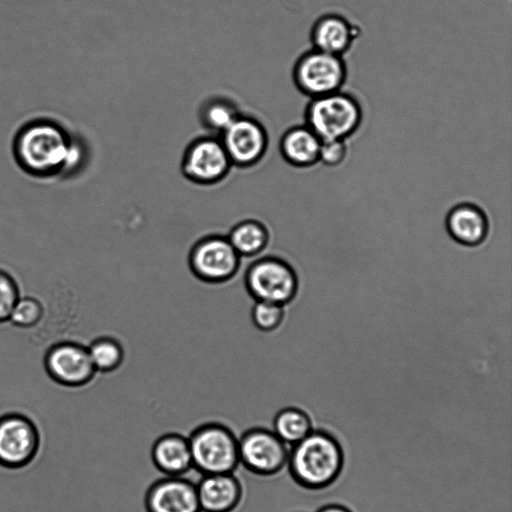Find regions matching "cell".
I'll return each instance as SVG.
<instances>
[{
	"label": "cell",
	"mask_w": 512,
	"mask_h": 512,
	"mask_svg": "<svg viewBox=\"0 0 512 512\" xmlns=\"http://www.w3.org/2000/svg\"><path fill=\"white\" fill-rule=\"evenodd\" d=\"M72 135L52 119L37 118L25 123L13 140L18 166L35 178L60 177Z\"/></svg>",
	"instance_id": "6da1fadb"
},
{
	"label": "cell",
	"mask_w": 512,
	"mask_h": 512,
	"mask_svg": "<svg viewBox=\"0 0 512 512\" xmlns=\"http://www.w3.org/2000/svg\"><path fill=\"white\" fill-rule=\"evenodd\" d=\"M343 466L341 444L324 430L313 429L289 450V473L299 486L309 490H321L332 485Z\"/></svg>",
	"instance_id": "7a4b0ae2"
},
{
	"label": "cell",
	"mask_w": 512,
	"mask_h": 512,
	"mask_svg": "<svg viewBox=\"0 0 512 512\" xmlns=\"http://www.w3.org/2000/svg\"><path fill=\"white\" fill-rule=\"evenodd\" d=\"M364 112L360 101L342 90L310 99L304 123L321 140H345L360 129Z\"/></svg>",
	"instance_id": "3957f363"
},
{
	"label": "cell",
	"mask_w": 512,
	"mask_h": 512,
	"mask_svg": "<svg viewBox=\"0 0 512 512\" xmlns=\"http://www.w3.org/2000/svg\"><path fill=\"white\" fill-rule=\"evenodd\" d=\"M192 466L202 475L234 473L240 465L238 438L226 425L206 422L188 436Z\"/></svg>",
	"instance_id": "277c9868"
},
{
	"label": "cell",
	"mask_w": 512,
	"mask_h": 512,
	"mask_svg": "<svg viewBox=\"0 0 512 512\" xmlns=\"http://www.w3.org/2000/svg\"><path fill=\"white\" fill-rule=\"evenodd\" d=\"M347 77L344 57L315 48L303 52L292 69L295 87L310 99L342 90Z\"/></svg>",
	"instance_id": "5b68a950"
},
{
	"label": "cell",
	"mask_w": 512,
	"mask_h": 512,
	"mask_svg": "<svg viewBox=\"0 0 512 512\" xmlns=\"http://www.w3.org/2000/svg\"><path fill=\"white\" fill-rule=\"evenodd\" d=\"M247 292L255 301H268L285 306L298 291L294 268L277 256H265L254 261L244 277Z\"/></svg>",
	"instance_id": "8992f818"
},
{
	"label": "cell",
	"mask_w": 512,
	"mask_h": 512,
	"mask_svg": "<svg viewBox=\"0 0 512 512\" xmlns=\"http://www.w3.org/2000/svg\"><path fill=\"white\" fill-rule=\"evenodd\" d=\"M240 259L227 236L212 234L194 243L189 252L188 264L197 279L204 283L221 284L236 275Z\"/></svg>",
	"instance_id": "52a82bcc"
},
{
	"label": "cell",
	"mask_w": 512,
	"mask_h": 512,
	"mask_svg": "<svg viewBox=\"0 0 512 512\" xmlns=\"http://www.w3.org/2000/svg\"><path fill=\"white\" fill-rule=\"evenodd\" d=\"M41 434L36 423L27 415L8 412L0 416V466L22 469L37 457Z\"/></svg>",
	"instance_id": "ba28073f"
},
{
	"label": "cell",
	"mask_w": 512,
	"mask_h": 512,
	"mask_svg": "<svg viewBox=\"0 0 512 512\" xmlns=\"http://www.w3.org/2000/svg\"><path fill=\"white\" fill-rule=\"evenodd\" d=\"M288 445L272 430L253 427L238 438L239 463L258 476H273L281 472L288 462Z\"/></svg>",
	"instance_id": "9c48e42d"
},
{
	"label": "cell",
	"mask_w": 512,
	"mask_h": 512,
	"mask_svg": "<svg viewBox=\"0 0 512 512\" xmlns=\"http://www.w3.org/2000/svg\"><path fill=\"white\" fill-rule=\"evenodd\" d=\"M43 366L53 382L68 388L87 385L97 373L87 346L71 340L52 344L44 354Z\"/></svg>",
	"instance_id": "30bf717a"
},
{
	"label": "cell",
	"mask_w": 512,
	"mask_h": 512,
	"mask_svg": "<svg viewBox=\"0 0 512 512\" xmlns=\"http://www.w3.org/2000/svg\"><path fill=\"white\" fill-rule=\"evenodd\" d=\"M232 166L222 141L214 136H201L191 141L181 160L184 177L199 185L222 181Z\"/></svg>",
	"instance_id": "8fae6325"
},
{
	"label": "cell",
	"mask_w": 512,
	"mask_h": 512,
	"mask_svg": "<svg viewBox=\"0 0 512 512\" xmlns=\"http://www.w3.org/2000/svg\"><path fill=\"white\" fill-rule=\"evenodd\" d=\"M220 140L233 166L249 168L265 156L269 136L256 118L240 114L221 134Z\"/></svg>",
	"instance_id": "7c38bea8"
},
{
	"label": "cell",
	"mask_w": 512,
	"mask_h": 512,
	"mask_svg": "<svg viewBox=\"0 0 512 512\" xmlns=\"http://www.w3.org/2000/svg\"><path fill=\"white\" fill-rule=\"evenodd\" d=\"M144 506L146 512H200L196 484L183 476H165L149 486Z\"/></svg>",
	"instance_id": "4fadbf2b"
},
{
	"label": "cell",
	"mask_w": 512,
	"mask_h": 512,
	"mask_svg": "<svg viewBox=\"0 0 512 512\" xmlns=\"http://www.w3.org/2000/svg\"><path fill=\"white\" fill-rule=\"evenodd\" d=\"M312 48L344 57L360 36V28L345 16L326 13L319 16L311 26Z\"/></svg>",
	"instance_id": "5bb4252c"
},
{
	"label": "cell",
	"mask_w": 512,
	"mask_h": 512,
	"mask_svg": "<svg viewBox=\"0 0 512 512\" xmlns=\"http://www.w3.org/2000/svg\"><path fill=\"white\" fill-rule=\"evenodd\" d=\"M196 490L201 512H233L243 499V485L234 473L202 475Z\"/></svg>",
	"instance_id": "9a60e30c"
},
{
	"label": "cell",
	"mask_w": 512,
	"mask_h": 512,
	"mask_svg": "<svg viewBox=\"0 0 512 512\" xmlns=\"http://www.w3.org/2000/svg\"><path fill=\"white\" fill-rule=\"evenodd\" d=\"M446 228L453 240L461 245L473 247L486 239L489 221L478 205L464 202L450 209L446 217Z\"/></svg>",
	"instance_id": "2e32d148"
},
{
	"label": "cell",
	"mask_w": 512,
	"mask_h": 512,
	"mask_svg": "<svg viewBox=\"0 0 512 512\" xmlns=\"http://www.w3.org/2000/svg\"><path fill=\"white\" fill-rule=\"evenodd\" d=\"M151 459L165 476H183L193 468L188 437L175 432L161 435L151 447Z\"/></svg>",
	"instance_id": "e0dca14e"
},
{
	"label": "cell",
	"mask_w": 512,
	"mask_h": 512,
	"mask_svg": "<svg viewBox=\"0 0 512 512\" xmlns=\"http://www.w3.org/2000/svg\"><path fill=\"white\" fill-rule=\"evenodd\" d=\"M321 139L304 123L288 128L279 141L283 159L299 169L311 168L319 163Z\"/></svg>",
	"instance_id": "ac0fdd59"
},
{
	"label": "cell",
	"mask_w": 512,
	"mask_h": 512,
	"mask_svg": "<svg viewBox=\"0 0 512 512\" xmlns=\"http://www.w3.org/2000/svg\"><path fill=\"white\" fill-rule=\"evenodd\" d=\"M227 238L240 257H253L267 247L269 231L261 221L245 219L232 227Z\"/></svg>",
	"instance_id": "d6986e66"
},
{
	"label": "cell",
	"mask_w": 512,
	"mask_h": 512,
	"mask_svg": "<svg viewBox=\"0 0 512 512\" xmlns=\"http://www.w3.org/2000/svg\"><path fill=\"white\" fill-rule=\"evenodd\" d=\"M309 415L300 408L286 407L277 412L272 431L287 445H294L312 432Z\"/></svg>",
	"instance_id": "ffe728a7"
},
{
	"label": "cell",
	"mask_w": 512,
	"mask_h": 512,
	"mask_svg": "<svg viewBox=\"0 0 512 512\" xmlns=\"http://www.w3.org/2000/svg\"><path fill=\"white\" fill-rule=\"evenodd\" d=\"M91 361L97 372L109 373L118 369L124 360V350L118 340L109 336L94 339L88 346Z\"/></svg>",
	"instance_id": "44dd1931"
},
{
	"label": "cell",
	"mask_w": 512,
	"mask_h": 512,
	"mask_svg": "<svg viewBox=\"0 0 512 512\" xmlns=\"http://www.w3.org/2000/svg\"><path fill=\"white\" fill-rule=\"evenodd\" d=\"M240 112L227 99L214 98L206 101L200 110L202 124L213 132L221 134L238 116Z\"/></svg>",
	"instance_id": "7402d4cb"
},
{
	"label": "cell",
	"mask_w": 512,
	"mask_h": 512,
	"mask_svg": "<svg viewBox=\"0 0 512 512\" xmlns=\"http://www.w3.org/2000/svg\"><path fill=\"white\" fill-rule=\"evenodd\" d=\"M44 316L41 301L33 296H20L10 314L9 321L20 329L36 327Z\"/></svg>",
	"instance_id": "603a6c76"
},
{
	"label": "cell",
	"mask_w": 512,
	"mask_h": 512,
	"mask_svg": "<svg viewBox=\"0 0 512 512\" xmlns=\"http://www.w3.org/2000/svg\"><path fill=\"white\" fill-rule=\"evenodd\" d=\"M251 319L258 330L274 331L284 319V306L268 301H255L251 310Z\"/></svg>",
	"instance_id": "cb8c5ba5"
},
{
	"label": "cell",
	"mask_w": 512,
	"mask_h": 512,
	"mask_svg": "<svg viewBox=\"0 0 512 512\" xmlns=\"http://www.w3.org/2000/svg\"><path fill=\"white\" fill-rule=\"evenodd\" d=\"M20 296L16 279L9 272L0 269V324L9 321L10 314Z\"/></svg>",
	"instance_id": "d4e9b609"
},
{
	"label": "cell",
	"mask_w": 512,
	"mask_h": 512,
	"mask_svg": "<svg viewBox=\"0 0 512 512\" xmlns=\"http://www.w3.org/2000/svg\"><path fill=\"white\" fill-rule=\"evenodd\" d=\"M348 156L345 140H321L319 163L328 167L342 165Z\"/></svg>",
	"instance_id": "484cf974"
},
{
	"label": "cell",
	"mask_w": 512,
	"mask_h": 512,
	"mask_svg": "<svg viewBox=\"0 0 512 512\" xmlns=\"http://www.w3.org/2000/svg\"><path fill=\"white\" fill-rule=\"evenodd\" d=\"M84 159L85 147L83 143L78 138L72 136L60 177L71 176L82 166Z\"/></svg>",
	"instance_id": "4316f807"
},
{
	"label": "cell",
	"mask_w": 512,
	"mask_h": 512,
	"mask_svg": "<svg viewBox=\"0 0 512 512\" xmlns=\"http://www.w3.org/2000/svg\"><path fill=\"white\" fill-rule=\"evenodd\" d=\"M316 512H352L349 508L340 504H329L321 507Z\"/></svg>",
	"instance_id": "83f0119b"
},
{
	"label": "cell",
	"mask_w": 512,
	"mask_h": 512,
	"mask_svg": "<svg viewBox=\"0 0 512 512\" xmlns=\"http://www.w3.org/2000/svg\"><path fill=\"white\" fill-rule=\"evenodd\" d=\"M201 512V511H200Z\"/></svg>",
	"instance_id": "f1b7e54d"
}]
</instances>
